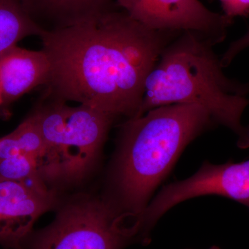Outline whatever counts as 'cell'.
Segmentation results:
<instances>
[{
    "label": "cell",
    "instance_id": "3",
    "mask_svg": "<svg viewBox=\"0 0 249 249\" xmlns=\"http://www.w3.org/2000/svg\"><path fill=\"white\" fill-rule=\"evenodd\" d=\"M214 123L196 105L173 104L130 118L122 127L115 173L126 214L140 217L185 147Z\"/></svg>",
    "mask_w": 249,
    "mask_h": 249
},
{
    "label": "cell",
    "instance_id": "1",
    "mask_svg": "<svg viewBox=\"0 0 249 249\" xmlns=\"http://www.w3.org/2000/svg\"><path fill=\"white\" fill-rule=\"evenodd\" d=\"M182 32L149 29L114 9L101 18L39 37L51 73L45 92L117 117L137 116L145 81Z\"/></svg>",
    "mask_w": 249,
    "mask_h": 249
},
{
    "label": "cell",
    "instance_id": "6",
    "mask_svg": "<svg viewBox=\"0 0 249 249\" xmlns=\"http://www.w3.org/2000/svg\"><path fill=\"white\" fill-rule=\"evenodd\" d=\"M209 195L225 196L249 209V160L240 163L230 160L222 165L206 161L191 178L164 187L139 217L142 229L150 230L175 205Z\"/></svg>",
    "mask_w": 249,
    "mask_h": 249
},
{
    "label": "cell",
    "instance_id": "4",
    "mask_svg": "<svg viewBox=\"0 0 249 249\" xmlns=\"http://www.w3.org/2000/svg\"><path fill=\"white\" fill-rule=\"evenodd\" d=\"M33 113L48 147L54 178L70 181L88 171L115 119L91 106H67L45 92Z\"/></svg>",
    "mask_w": 249,
    "mask_h": 249
},
{
    "label": "cell",
    "instance_id": "16",
    "mask_svg": "<svg viewBox=\"0 0 249 249\" xmlns=\"http://www.w3.org/2000/svg\"><path fill=\"white\" fill-rule=\"evenodd\" d=\"M220 1L222 3L224 14L231 19H233L232 14H233L234 7H235V0H220Z\"/></svg>",
    "mask_w": 249,
    "mask_h": 249
},
{
    "label": "cell",
    "instance_id": "18",
    "mask_svg": "<svg viewBox=\"0 0 249 249\" xmlns=\"http://www.w3.org/2000/svg\"><path fill=\"white\" fill-rule=\"evenodd\" d=\"M210 249H220L219 248V247H215V246H214V247H211Z\"/></svg>",
    "mask_w": 249,
    "mask_h": 249
},
{
    "label": "cell",
    "instance_id": "13",
    "mask_svg": "<svg viewBox=\"0 0 249 249\" xmlns=\"http://www.w3.org/2000/svg\"><path fill=\"white\" fill-rule=\"evenodd\" d=\"M0 181L24 183L42 193L49 192L40 165L27 155H13L0 160Z\"/></svg>",
    "mask_w": 249,
    "mask_h": 249
},
{
    "label": "cell",
    "instance_id": "12",
    "mask_svg": "<svg viewBox=\"0 0 249 249\" xmlns=\"http://www.w3.org/2000/svg\"><path fill=\"white\" fill-rule=\"evenodd\" d=\"M42 33L20 0H0V53L22 39Z\"/></svg>",
    "mask_w": 249,
    "mask_h": 249
},
{
    "label": "cell",
    "instance_id": "7",
    "mask_svg": "<svg viewBox=\"0 0 249 249\" xmlns=\"http://www.w3.org/2000/svg\"><path fill=\"white\" fill-rule=\"evenodd\" d=\"M129 17L153 30L193 31L213 45L227 37L232 19L214 12L199 0H116Z\"/></svg>",
    "mask_w": 249,
    "mask_h": 249
},
{
    "label": "cell",
    "instance_id": "10",
    "mask_svg": "<svg viewBox=\"0 0 249 249\" xmlns=\"http://www.w3.org/2000/svg\"><path fill=\"white\" fill-rule=\"evenodd\" d=\"M32 20L46 32L97 20L115 9L113 0H20Z\"/></svg>",
    "mask_w": 249,
    "mask_h": 249
},
{
    "label": "cell",
    "instance_id": "8",
    "mask_svg": "<svg viewBox=\"0 0 249 249\" xmlns=\"http://www.w3.org/2000/svg\"><path fill=\"white\" fill-rule=\"evenodd\" d=\"M51 192L42 193L25 183L0 181V245L24 249L34 223L52 207Z\"/></svg>",
    "mask_w": 249,
    "mask_h": 249
},
{
    "label": "cell",
    "instance_id": "11",
    "mask_svg": "<svg viewBox=\"0 0 249 249\" xmlns=\"http://www.w3.org/2000/svg\"><path fill=\"white\" fill-rule=\"evenodd\" d=\"M16 155L31 156L40 165L45 180H54L48 147L33 111L13 132L0 138V160Z\"/></svg>",
    "mask_w": 249,
    "mask_h": 249
},
{
    "label": "cell",
    "instance_id": "9",
    "mask_svg": "<svg viewBox=\"0 0 249 249\" xmlns=\"http://www.w3.org/2000/svg\"><path fill=\"white\" fill-rule=\"evenodd\" d=\"M51 63L43 49L32 51L15 45L0 53V88L4 107L37 87L48 83Z\"/></svg>",
    "mask_w": 249,
    "mask_h": 249
},
{
    "label": "cell",
    "instance_id": "14",
    "mask_svg": "<svg viewBox=\"0 0 249 249\" xmlns=\"http://www.w3.org/2000/svg\"><path fill=\"white\" fill-rule=\"evenodd\" d=\"M249 47V31L245 36L232 42L226 51L222 58L220 59L223 67L229 66L237 54L240 53L242 50Z\"/></svg>",
    "mask_w": 249,
    "mask_h": 249
},
{
    "label": "cell",
    "instance_id": "15",
    "mask_svg": "<svg viewBox=\"0 0 249 249\" xmlns=\"http://www.w3.org/2000/svg\"><path fill=\"white\" fill-rule=\"evenodd\" d=\"M249 14V0H235L232 18L247 16Z\"/></svg>",
    "mask_w": 249,
    "mask_h": 249
},
{
    "label": "cell",
    "instance_id": "5",
    "mask_svg": "<svg viewBox=\"0 0 249 249\" xmlns=\"http://www.w3.org/2000/svg\"><path fill=\"white\" fill-rule=\"evenodd\" d=\"M137 233L109 203L83 199L64 207L49 227L31 235L24 249H122Z\"/></svg>",
    "mask_w": 249,
    "mask_h": 249
},
{
    "label": "cell",
    "instance_id": "17",
    "mask_svg": "<svg viewBox=\"0 0 249 249\" xmlns=\"http://www.w3.org/2000/svg\"><path fill=\"white\" fill-rule=\"evenodd\" d=\"M9 115V111L4 107V99H3L2 93L0 88V117L6 118Z\"/></svg>",
    "mask_w": 249,
    "mask_h": 249
},
{
    "label": "cell",
    "instance_id": "2",
    "mask_svg": "<svg viewBox=\"0 0 249 249\" xmlns=\"http://www.w3.org/2000/svg\"><path fill=\"white\" fill-rule=\"evenodd\" d=\"M213 46L193 31H184L174 39L147 76L136 116L160 106L196 105L204 107L215 124L237 134L241 147H249V127L242 124V116L249 105V84L224 74Z\"/></svg>",
    "mask_w": 249,
    "mask_h": 249
}]
</instances>
